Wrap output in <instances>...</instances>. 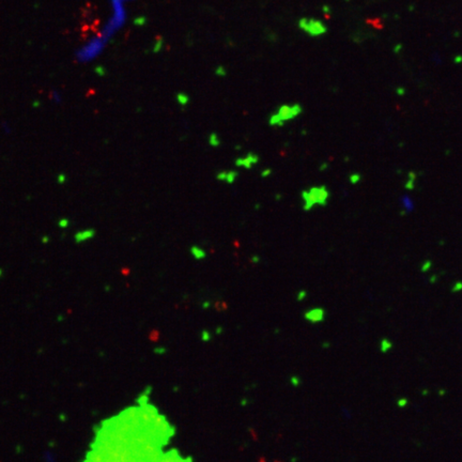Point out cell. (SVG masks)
I'll use <instances>...</instances> for the list:
<instances>
[{"label": "cell", "mask_w": 462, "mask_h": 462, "mask_svg": "<svg viewBox=\"0 0 462 462\" xmlns=\"http://www.w3.org/2000/svg\"><path fill=\"white\" fill-rule=\"evenodd\" d=\"M300 29L310 37H319L327 32V27L321 20L313 17H303L299 22Z\"/></svg>", "instance_id": "277c9868"}, {"label": "cell", "mask_w": 462, "mask_h": 462, "mask_svg": "<svg viewBox=\"0 0 462 462\" xmlns=\"http://www.w3.org/2000/svg\"><path fill=\"white\" fill-rule=\"evenodd\" d=\"M135 0H108L105 19L99 29L80 43L75 52V59L81 65H90L100 59L109 44L126 28L130 18V6Z\"/></svg>", "instance_id": "6da1fadb"}, {"label": "cell", "mask_w": 462, "mask_h": 462, "mask_svg": "<svg viewBox=\"0 0 462 462\" xmlns=\"http://www.w3.org/2000/svg\"><path fill=\"white\" fill-rule=\"evenodd\" d=\"M191 254H192L193 256H194L196 259H203V258L205 257V253H204V251L202 250V248H199V247H192Z\"/></svg>", "instance_id": "8992f818"}, {"label": "cell", "mask_w": 462, "mask_h": 462, "mask_svg": "<svg viewBox=\"0 0 462 462\" xmlns=\"http://www.w3.org/2000/svg\"><path fill=\"white\" fill-rule=\"evenodd\" d=\"M301 114V106L299 104H284L279 106L270 117V124L272 127L279 128L285 126L298 118Z\"/></svg>", "instance_id": "7a4b0ae2"}, {"label": "cell", "mask_w": 462, "mask_h": 462, "mask_svg": "<svg viewBox=\"0 0 462 462\" xmlns=\"http://www.w3.org/2000/svg\"><path fill=\"white\" fill-rule=\"evenodd\" d=\"M215 308L217 310H219V312H222V310H226L227 309V305H226V303L225 302H216L215 303Z\"/></svg>", "instance_id": "52a82bcc"}, {"label": "cell", "mask_w": 462, "mask_h": 462, "mask_svg": "<svg viewBox=\"0 0 462 462\" xmlns=\"http://www.w3.org/2000/svg\"><path fill=\"white\" fill-rule=\"evenodd\" d=\"M302 198L304 200V210L309 211L316 203H324L328 198V192L324 188H314L303 192Z\"/></svg>", "instance_id": "3957f363"}, {"label": "cell", "mask_w": 462, "mask_h": 462, "mask_svg": "<svg viewBox=\"0 0 462 462\" xmlns=\"http://www.w3.org/2000/svg\"><path fill=\"white\" fill-rule=\"evenodd\" d=\"M305 319L312 323L320 322L323 319V310L322 309H312L305 314Z\"/></svg>", "instance_id": "5b68a950"}]
</instances>
